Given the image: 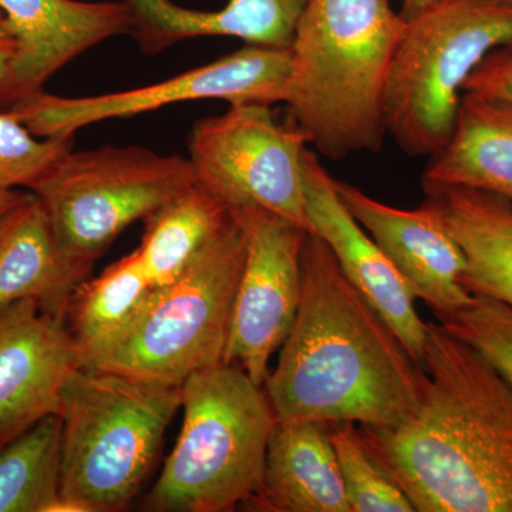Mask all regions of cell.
Instances as JSON below:
<instances>
[{"label": "cell", "instance_id": "cell-1", "mask_svg": "<svg viewBox=\"0 0 512 512\" xmlns=\"http://www.w3.org/2000/svg\"><path fill=\"white\" fill-rule=\"evenodd\" d=\"M426 379L328 244L308 234L301 303L264 384L276 420L394 426L416 409Z\"/></svg>", "mask_w": 512, "mask_h": 512}, {"label": "cell", "instance_id": "cell-2", "mask_svg": "<svg viewBox=\"0 0 512 512\" xmlns=\"http://www.w3.org/2000/svg\"><path fill=\"white\" fill-rule=\"evenodd\" d=\"M426 333L419 404L363 441L416 512H512L511 387L441 323Z\"/></svg>", "mask_w": 512, "mask_h": 512}, {"label": "cell", "instance_id": "cell-3", "mask_svg": "<svg viewBox=\"0 0 512 512\" xmlns=\"http://www.w3.org/2000/svg\"><path fill=\"white\" fill-rule=\"evenodd\" d=\"M406 19L390 0H309L291 47L284 104L319 156L379 153L384 96Z\"/></svg>", "mask_w": 512, "mask_h": 512}, {"label": "cell", "instance_id": "cell-4", "mask_svg": "<svg viewBox=\"0 0 512 512\" xmlns=\"http://www.w3.org/2000/svg\"><path fill=\"white\" fill-rule=\"evenodd\" d=\"M181 402V386L77 367L60 402V497L52 512L126 510Z\"/></svg>", "mask_w": 512, "mask_h": 512}, {"label": "cell", "instance_id": "cell-5", "mask_svg": "<svg viewBox=\"0 0 512 512\" xmlns=\"http://www.w3.org/2000/svg\"><path fill=\"white\" fill-rule=\"evenodd\" d=\"M183 429L151 488L146 510L231 512L261 490L276 424L265 389L234 363L188 377L181 386Z\"/></svg>", "mask_w": 512, "mask_h": 512}, {"label": "cell", "instance_id": "cell-6", "mask_svg": "<svg viewBox=\"0 0 512 512\" xmlns=\"http://www.w3.org/2000/svg\"><path fill=\"white\" fill-rule=\"evenodd\" d=\"M512 43L507 0H436L406 19L384 96V124L404 154L446 147L468 77L497 47Z\"/></svg>", "mask_w": 512, "mask_h": 512}, {"label": "cell", "instance_id": "cell-7", "mask_svg": "<svg viewBox=\"0 0 512 512\" xmlns=\"http://www.w3.org/2000/svg\"><path fill=\"white\" fill-rule=\"evenodd\" d=\"M245 256L244 232L231 215L183 274L154 289L136 319L80 366L183 386L194 373L221 365Z\"/></svg>", "mask_w": 512, "mask_h": 512}, {"label": "cell", "instance_id": "cell-8", "mask_svg": "<svg viewBox=\"0 0 512 512\" xmlns=\"http://www.w3.org/2000/svg\"><path fill=\"white\" fill-rule=\"evenodd\" d=\"M194 181L187 157L140 146H103L60 157L28 190L39 198L60 245L84 275L136 221Z\"/></svg>", "mask_w": 512, "mask_h": 512}, {"label": "cell", "instance_id": "cell-9", "mask_svg": "<svg viewBox=\"0 0 512 512\" xmlns=\"http://www.w3.org/2000/svg\"><path fill=\"white\" fill-rule=\"evenodd\" d=\"M308 141L292 124H279L271 104H229L197 121L188 138L194 180L229 211L265 208L311 232L305 205L303 153Z\"/></svg>", "mask_w": 512, "mask_h": 512}, {"label": "cell", "instance_id": "cell-10", "mask_svg": "<svg viewBox=\"0 0 512 512\" xmlns=\"http://www.w3.org/2000/svg\"><path fill=\"white\" fill-rule=\"evenodd\" d=\"M289 67L291 49L247 45L163 82L83 97L57 96L42 90L6 109L36 136L74 137L76 131L101 121L131 119L187 101L284 103Z\"/></svg>", "mask_w": 512, "mask_h": 512}, {"label": "cell", "instance_id": "cell-11", "mask_svg": "<svg viewBox=\"0 0 512 512\" xmlns=\"http://www.w3.org/2000/svg\"><path fill=\"white\" fill-rule=\"evenodd\" d=\"M231 212L247 256L235 295L224 363L241 366L264 387L269 360L291 333L302 295V249L311 232L265 208Z\"/></svg>", "mask_w": 512, "mask_h": 512}, {"label": "cell", "instance_id": "cell-12", "mask_svg": "<svg viewBox=\"0 0 512 512\" xmlns=\"http://www.w3.org/2000/svg\"><path fill=\"white\" fill-rule=\"evenodd\" d=\"M80 366L66 319L20 301L0 311V447L52 414Z\"/></svg>", "mask_w": 512, "mask_h": 512}, {"label": "cell", "instance_id": "cell-13", "mask_svg": "<svg viewBox=\"0 0 512 512\" xmlns=\"http://www.w3.org/2000/svg\"><path fill=\"white\" fill-rule=\"evenodd\" d=\"M303 180L311 234L328 244L346 278L392 326L414 362L423 366L426 323L417 315L412 286L350 214L336 192L335 178L309 148L303 153Z\"/></svg>", "mask_w": 512, "mask_h": 512}, {"label": "cell", "instance_id": "cell-14", "mask_svg": "<svg viewBox=\"0 0 512 512\" xmlns=\"http://www.w3.org/2000/svg\"><path fill=\"white\" fill-rule=\"evenodd\" d=\"M335 188L353 218L437 318L473 301V293L461 284L466 271L463 249L430 202L424 201L417 210H399L345 181L335 180Z\"/></svg>", "mask_w": 512, "mask_h": 512}, {"label": "cell", "instance_id": "cell-15", "mask_svg": "<svg viewBox=\"0 0 512 512\" xmlns=\"http://www.w3.org/2000/svg\"><path fill=\"white\" fill-rule=\"evenodd\" d=\"M18 40L5 106L45 90L50 77L111 37L131 35L134 18L124 0H0Z\"/></svg>", "mask_w": 512, "mask_h": 512}, {"label": "cell", "instance_id": "cell-16", "mask_svg": "<svg viewBox=\"0 0 512 512\" xmlns=\"http://www.w3.org/2000/svg\"><path fill=\"white\" fill-rule=\"evenodd\" d=\"M131 36L148 55L197 37H234L245 45L289 49L309 0H228L218 10L188 9L173 0H124Z\"/></svg>", "mask_w": 512, "mask_h": 512}, {"label": "cell", "instance_id": "cell-17", "mask_svg": "<svg viewBox=\"0 0 512 512\" xmlns=\"http://www.w3.org/2000/svg\"><path fill=\"white\" fill-rule=\"evenodd\" d=\"M244 507L264 512H350L329 423L276 420L261 490Z\"/></svg>", "mask_w": 512, "mask_h": 512}, {"label": "cell", "instance_id": "cell-18", "mask_svg": "<svg viewBox=\"0 0 512 512\" xmlns=\"http://www.w3.org/2000/svg\"><path fill=\"white\" fill-rule=\"evenodd\" d=\"M83 281L86 275L64 252L46 208L32 192L0 217V311L36 301L64 319Z\"/></svg>", "mask_w": 512, "mask_h": 512}, {"label": "cell", "instance_id": "cell-19", "mask_svg": "<svg viewBox=\"0 0 512 512\" xmlns=\"http://www.w3.org/2000/svg\"><path fill=\"white\" fill-rule=\"evenodd\" d=\"M423 191L466 256L464 288L512 305V202L461 185Z\"/></svg>", "mask_w": 512, "mask_h": 512}, {"label": "cell", "instance_id": "cell-20", "mask_svg": "<svg viewBox=\"0 0 512 512\" xmlns=\"http://www.w3.org/2000/svg\"><path fill=\"white\" fill-rule=\"evenodd\" d=\"M421 185H461L512 202V104L464 93L453 136L429 158Z\"/></svg>", "mask_w": 512, "mask_h": 512}, {"label": "cell", "instance_id": "cell-21", "mask_svg": "<svg viewBox=\"0 0 512 512\" xmlns=\"http://www.w3.org/2000/svg\"><path fill=\"white\" fill-rule=\"evenodd\" d=\"M229 220L224 202L195 180L148 215L137 252L151 284H171Z\"/></svg>", "mask_w": 512, "mask_h": 512}, {"label": "cell", "instance_id": "cell-22", "mask_svg": "<svg viewBox=\"0 0 512 512\" xmlns=\"http://www.w3.org/2000/svg\"><path fill=\"white\" fill-rule=\"evenodd\" d=\"M154 289L137 249L110 265L99 278L77 286L64 319L79 349L80 365L136 319Z\"/></svg>", "mask_w": 512, "mask_h": 512}, {"label": "cell", "instance_id": "cell-23", "mask_svg": "<svg viewBox=\"0 0 512 512\" xmlns=\"http://www.w3.org/2000/svg\"><path fill=\"white\" fill-rule=\"evenodd\" d=\"M62 417L52 414L0 447V512H52L60 497Z\"/></svg>", "mask_w": 512, "mask_h": 512}, {"label": "cell", "instance_id": "cell-24", "mask_svg": "<svg viewBox=\"0 0 512 512\" xmlns=\"http://www.w3.org/2000/svg\"><path fill=\"white\" fill-rule=\"evenodd\" d=\"M329 437L350 512H416L402 488L370 453L355 423H329Z\"/></svg>", "mask_w": 512, "mask_h": 512}, {"label": "cell", "instance_id": "cell-25", "mask_svg": "<svg viewBox=\"0 0 512 512\" xmlns=\"http://www.w3.org/2000/svg\"><path fill=\"white\" fill-rule=\"evenodd\" d=\"M474 295V293H473ZM441 325L483 357L512 390V305L493 296L474 295Z\"/></svg>", "mask_w": 512, "mask_h": 512}, {"label": "cell", "instance_id": "cell-26", "mask_svg": "<svg viewBox=\"0 0 512 512\" xmlns=\"http://www.w3.org/2000/svg\"><path fill=\"white\" fill-rule=\"evenodd\" d=\"M73 148V137H39L8 109H0V190L29 188Z\"/></svg>", "mask_w": 512, "mask_h": 512}, {"label": "cell", "instance_id": "cell-27", "mask_svg": "<svg viewBox=\"0 0 512 512\" xmlns=\"http://www.w3.org/2000/svg\"><path fill=\"white\" fill-rule=\"evenodd\" d=\"M464 93L480 94L512 104V43L485 56L464 84Z\"/></svg>", "mask_w": 512, "mask_h": 512}, {"label": "cell", "instance_id": "cell-28", "mask_svg": "<svg viewBox=\"0 0 512 512\" xmlns=\"http://www.w3.org/2000/svg\"><path fill=\"white\" fill-rule=\"evenodd\" d=\"M18 49L15 33L10 29L8 20L0 10V106L2 107L8 100Z\"/></svg>", "mask_w": 512, "mask_h": 512}, {"label": "cell", "instance_id": "cell-29", "mask_svg": "<svg viewBox=\"0 0 512 512\" xmlns=\"http://www.w3.org/2000/svg\"><path fill=\"white\" fill-rule=\"evenodd\" d=\"M28 195V192H20L18 190H0V217L10 208L18 205L23 198Z\"/></svg>", "mask_w": 512, "mask_h": 512}, {"label": "cell", "instance_id": "cell-30", "mask_svg": "<svg viewBox=\"0 0 512 512\" xmlns=\"http://www.w3.org/2000/svg\"><path fill=\"white\" fill-rule=\"evenodd\" d=\"M436 2V0H403L402 16L404 19L412 18V16L417 15V13L421 12L426 8H429L431 3Z\"/></svg>", "mask_w": 512, "mask_h": 512}, {"label": "cell", "instance_id": "cell-31", "mask_svg": "<svg viewBox=\"0 0 512 512\" xmlns=\"http://www.w3.org/2000/svg\"><path fill=\"white\" fill-rule=\"evenodd\" d=\"M507 2H511L512 3V0H507Z\"/></svg>", "mask_w": 512, "mask_h": 512}]
</instances>
